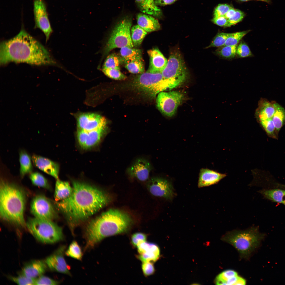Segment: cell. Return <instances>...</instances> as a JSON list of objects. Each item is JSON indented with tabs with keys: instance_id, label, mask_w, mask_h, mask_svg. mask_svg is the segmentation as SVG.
<instances>
[{
	"instance_id": "cell-48",
	"label": "cell",
	"mask_w": 285,
	"mask_h": 285,
	"mask_svg": "<svg viewBox=\"0 0 285 285\" xmlns=\"http://www.w3.org/2000/svg\"><path fill=\"white\" fill-rule=\"evenodd\" d=\"M141 268L144 274L148 276L153 274L155 269L152 262H142Z\"/></svg>"
},
{
	"instance_id": "cell-53",
	"label": "cell",
	"mask_w": 285,
	"mask_h": 285,
	"mask_svg": "<svg viewBox=\"0 0 285 285\" xmlns=\"http://www.w3.org/2000/svg\"><path fill=\"white\" fill-rule=\"evenodd\" d=\"M278 187L279 186V187H282V188H285V185H282V184H278Z\"/></svg>"
},
{
	"instance_id": "cell-49",
	"label": "cell",
	"mask_w": 285,
	"mask_h": 285,
	"mask_svg": "<svg viewBox=\"0 0 285 285\" xmlns=\"http://www.w3.org/2000/svg\"><path fill=\"white\" fill-rule=\"evenodd\" d=\"M211 21L213 23L221 27H226L227 23V19L224 16L214 17Z\"/></svg>"
},
{
	"instance_id": "cell-6",
	"label": "cell",
	"mask_w": 285,
	"mask_h": 285,
	"mask_svg": "<svg viewBox=\"0 0 285 285\" xmlns=\"http://www.w3.org/2000/svg\"><path fill=\"white\" fill-rule=\"evenodd\" d=\"M133 83L136 89L150 98H154L160 92L170 90L181 84L178 82L164 79L161 72L147 71L136 76Z\"/></svg>"
},
{
	"instance_id": "cell-50",
	"label": "cell",
	"mask_w": 285,
	"mask_h": 285,
	"mask_svg": "<svg viewBox=\"0 0 285 285\" xmlns=\"http://www.w3.org/2000/svg\"><path fill=\"white\" fill-rule=\"evenodd\" d=\"M178 0H155V3L157 6H164L173 4Z\"/></svg>"
},
{
	"instance_id": "cell-42",
	"label": "cell",
	"mask_w": 285,
	"mask_h": 285,
	"mask_svg": "<svg viewBox=\"0 0 285 285\" xmlns=\"http://www.w3.org/2000/svg\"><path fill=\"white\" fill-rule=\"evenodd\" d=\"M259 122L268 135L272 137H276L275 134L276 129L272 118L260 121Z\"/></svg>"
},
{
	"instance_id": "cell-20",
	"label": "cell",
	"mask_w": 285,
	"mask_h": 285,
	"mask_svg": "<svg viewBox=\"0 0 285 285\" xmlns=\"http://www.w3.org/2000/svg\"><path fill=\"white\" fill-rule=\"evenodd\" d=\"M226 176L221 173L207 168L201 169L199 178L198 186L202 187L217 183Z\"/></svg>"
},
{
	"instance_id": "cell-25",
	"label": "cell",
	"mask_w": 285,
	"mask_h": 285,
	"mask_svg": "<svg viewBox=\"0 0 285 285\" xmlns=\"http://www.w3.org/2000/svg\"><path fill=\"white\" fill-rule=\"evenodd\" d=\"M275 103L266 100L262 101L256 112L259 121L272 118L275 111Z\"/></svg>"
},
{
	"instance_id": "cell-27",
	"label": "cell",
	"mask_w": 285,
	"mask_h": 285,
	"mask_svg": "<svg viewBox=\"0 0 285 285\" xmlns=\"http://www.w3.org/2000/svg\"><path fill=\"white\" fill-rule=\"evenodd\" d=\"M238 273L232 270H225L217 275L215 280L217 285H235L239 277Z\"/></svg>"
},
{
	"instance_id": "cell-24",
	"label": "cell",
	"mask_w": 285,
	"mask_h": 285,
	"mask_svg": "<svg viewBox=\"0 0 285 285\" xmlns=\"http://www.w3.org/2000/svg\"><path fill=\"white\" fill-rule=\"evenodd\" d=\"M136 4L142 13L151 15L156 18L163 17L161 10L155 3V0H135Z\"/></svg>"
},
{
	"instance_id": "cell-29",
	"label": "cell",
	"mask_w": 285,
	"mask_h": 285,
	"mask_svg": "<svg viewBox=\"0 0 285 285\" xmlns=\"http://www.w3.org/2000/svg\"><path fill=\"white\" fill-rule=\"evenodd\" d=\"M120 56L122 63L125 64L134 60L142 59L141 49L125 46L121 48Z\"/></svg>"
},
{
	"instance_id": "cell-7",
	"label": "cell",
	"mask_w": 285,
	"mask_h": 285,
	"mask_svg": "<svg viewBox=\"0 0 285 285\" xmlns=\"http://www.w3.org/2000/svg\"><path fill=\"white\" fill-rule=\"evenodd\" d=\"M26 228L34 238L44 244H53L63 238L62 228L52 220L30 218Z\"/></svg>"
},
{
	"instance_id": "cell-52",
	"label": "cell",
	"mask_w": 285,
	"mask_h": 285,
	"mask_svg": "<svg viewBox=\"0 0 285 285\" xmlns=\"http://www.w3.org/2000/svg\"><path fill=\"white\" fill-rule=\"evenodd\" d=\"M242 2H246L250 1H257L264 2L268 3L270 2V0H238Z\"/></svg>"
},
{
	"instance_id": "cell-38",
	"label": "cell",
	"mask_w": 285,
	"mask_h": 285,
	"mask_svg": "<svg viewBox=\"0 0 285 285\" xmlns=\"http://www.w3.org/2000/svg\"><path fill=\"white\" fill-rule=\"evenodd\" d=\"M249 31V30L231 33L226 39L224 46L236 45Z\"/></svg>"
},
{
	"instance_id": "cell-16",
	"label": "cell",
	"mask_w": 285,
	"mask_h": 285,
	"mask_svg": "<svg viewBox=\"0 0 285 285\" xmlns=\"http://www.w3.org/2000/svg\"><path fill=\"white\" fill-rule=\"evenodd\" d=\"M65 248V246H61L45 261L51 270L70 276L69 266L64 257Z\"/></svg>"
},
{
	"instance_id": "cell-31",
	"label": "cell",
	"mask_w": 285,
	"mask_h": 285,
	"mask_svg": "<svg viewBox=\"0 0 285 285\" xmlns=\"http://www.w3.org/2000/svg\"><path fill=\"white\" fill-rule=\"evenodd\" d=\"M275 111L272 118L276 131L279 132L285 122V110L281 105L275 103Z\"/></svg>"
},
{
	"instance_id": "cell-26",
	"label": "cell",
	"mask_w": 285,
	"mask_h": 285,
	"mask_svg": "<svg viewBox=\"0 0 285 285\" xmlns=\"http://www.w3.org/2000/svg\"><path fill=\"white\" fill-rule=\"evenodd\" d=\"M72 187L68 182L57 180L55 183L54 199L57 202L66 198L71 194Z\"/></svg>"
},
{
	"instance_id": "cell-44",
	"label": "cell",
	"mask_w": 285,
	"mask_h": 285,
	"mask_svg": "<svg viewBox=\"0 0 285 285\" xmlns=\"http://www.w3.org/2000/svg\"><path fill=\"white\" fill-rule=\"evenodd\" d=\"M245 14L242 11L236 9L234 14L227 19V23L226 26L230 27L241 21L244 17Z\"/></svg>"
},
{
	"instance_id": "cell-18",
	"label": "cell",
	"mask_w": 285,
	"mask_h": 285,
	"mask_svg": "<svg viewBox=\"0 0 285 285\" xmlns=\"http://www.w3.org/2000/svg\"><path fill=\"white\" fill-rule=\"evenodd\" d=\"M139 254L138 257L142 262H155L159 258L160 251L156 244L146 241L140 243L137 246Z\"/></svg>"
},
{
	"instance_id": "cell-39",
	"label": "cell",
	"mask_w": 285,
	"mask_h": 285,
	"mask_svg": "<svg viewBox=\"0 0 285 285\" xmlns=\"http://www.w3.org/2000/svg\"><path fill=\"white\" fill-rule=\"evenodd\" d=\"M231 33L223 32L218 33L214 38L210 45L206 48L218 47L224 46L226 39Z\"/></svg>"
},
{
	"instance_id": "cell-33",
	"label": "cell",
	"mask_w": 285,
	"mask_h": 285,
	"mask_svg": "<svg viewBox=\"0 0 285 285\" xmlns=\"http://www.w3.org/2000/svg\"><path fill=\"white\" fill-rule=\"evenodd\" d=\"M125 68L131 73L141 74L144 72V64L142 59L131 61L125 64Z\"/></svg>"
},
{
	"instance_id": "cell-11",
	"label": "cell",
	"mask_w": 285,
	"mask_h": 285,
	"mask_svg": "<svg viewBox=\"0 0 285 285\" xmlns=\"http://www.w3.org/2000/svg\"><path fill=\"white\" fill-rule=\"evenodd\" d=\"M31 211L35 217L53 220L56 216L54 208L50 200L44 196L38 195L32 200Z\"/></svg>"
},
{
	"instance_id": "cell-23",
	"label": "cell",
	"mask_w": 285,
	"mask_h": 285,
	"mask_svg": "<svg viewBox=\"0 0 285 285\" xmlns=\"http://www.w3.org/2000/svg\"><path fill=\"white\" fill-rule=\"evenodd\" d=\"M136 18L138 25L147 32L156 31L160 28L158 20L151 15L139 13L137 14Z\"/></svg>"
},
{
	"instance_id": "cell-2",
	"label": "cell",
	"mask_w": 285,
	"mask_h": 285,
	"mask_svg": "<svg viewBox=\"0 0 285 285\" xmlns=\"http://www.w3.org/2000/svg\"><path fill=\"white\" fill-rule=\"evenodd\" d=\"M11 62L37 66L57 65L47 49L23 28L13 38L1 43L0 65Z\"/></svg>"
},
{
	"instance_id": "cell-35",
	"label": "cell",
	"mask_w": 285,
	"mask_h": 285,
	"mask_svg": "<svg viewBox=\"0 0 285 285\" xmlns=\"http://www.w3.org/2000/svg\"><path fill=\"white\" fill-rule=\"evenodd\" d=\"M29 177L34 185L46 189L49 188V185L47 179L40 173L37 172H31Z\"/></svg>"
},
{
	"instance_id": "cell-45",
	"label": "cell",
	"mask_w": 285,
	"mask_h": 285,
	"mask_svg": "<svg viewBox=\"0 0 285 285\" xmlns=\"http://www.w3.org/2000/svg\"><path fill=\"white\" fill-rule=\"evenodd\" d=\"M232 7L229 4H218L215 8L213 12L214 17L224 16L227 12Z\"/></svg>"
},
{
	"instance_id": "cell-41",
	"label": "cell",
	"mask_w": 285,
	"mask_h": 285,
	"mask_svg": "<svg viewBox=\"0 0 285 285\" xmlns=\"http://www.w3.org/2000/svg\"><path fill=\"white\" fill-rule=\"evenodd\" d=\"M120 70L111 68L102 69V71L104 73L110 78L117 80L125 79L126 76L122 73Z\"/></svg>"
},
{
	"instance_id": "cell-3",
	"label": "cell",
	"mask_w": 285,
	"mask_h": 285,
	"mask_svg": "<svg viewBox=\"0 0 285 285\" xmlns=\"http://www.w3.org/2000/svg\"><path fill=\"white\" fill-rule=\"evenodd\" d=\"M132 223L130 216L120 210L111 209L103 212L87 227L86 248L93 247L107 237L126 232Z\"/></svg>"
},
{
	"instance_id": "cell-36",
	"label": "cell",
	"mask_w": 285,
	"mask_h": 285,
	"mask_svg": "<svg viewBox=\"0 0 285 285\" xmlns=\"http://www.w3.org/2000/svg\"><path fill=\"white\" fill-rule=\"evenodd\" d=\"M65 253L66 255L78 260H80L82 258L81 249L75 241H73L71 243Z\"/></svg>"
},
{
	"instance_id": "cell-37",
	"label": "cell",
	"mask_w": 285,
	"mask_h": 285,
	"mask_svg": "<svg viewBox=\"0 0 285 285\" xmlns=\"http://www.w3.org/2000/svg\"><path fill=\"white\" fill-rule=\"evenodd\" d=\"M217 50L216 53L219 56L226 58H232L236 54V45L224 46Z\"/></svg>"
},
{
	"instance_id": "cell-9",
	"label": "cell",
	"mask_w": 285,
	"mask_h": 285,
	"mask_svg": "<svg viewBox=\"0 0 285 285\" xmlns=\"http://www.w3.org/2000/svg\"><path fill=\"white\" fill-rule=\"evenodd\" d=\"M161 73L165 79L181 83L186 80L187 70L179 51L175 50L171 52L166 65Z\"/></svg>"
},
{
	"instance_id": "cell-34",
	"label": "cell",
	"mask_w": 285,
	"mask_h": 285,
	"mask_svg": "<svg viewBox=\"0 0 285 285\" xmlns=\"http://www.w3.org/2000/svg\"><path fill=\"white\" fill-rule=\"evenodd\" d=\"M122 64L120 56L113 53L107 57L105 60L102 68H114L120 70V65Z\"/></svg>"
},
{
	"instance_id": "cell-22",
	"label": "cell",
	"mask_w": 285,
	"mask_h": 285,
	"mask_svg": "<svg viewBox=\"0 0 285 285\" xmlns=\"http://www.w3.org/2000/svg\"><path fill=\"white\" fill-rule=\"evenodd\" d=\"M148 53L150 63L147 71L152 73L161 72L166 65L167 59L157 48L150 50Z\"/></svg>"
},
{
	"instance_id": "cell-12",
	"label": "cell",
	"mask_w": 285,
	"mask_h": 285,
	"mask_svg": "<svg viewBox=\"0 0 285 285\" xmlns=\"http://www.w3.org/2000/svg\"><path fill=\"white\" fill-rule=\"evenodd\" d=\"M34 13L35 28H38L44 32L46 37V42L48 40L52 32L46 4L44 0H34Z\"/></svg>"
},
{
	"instance_id": "cell-40",
	"label": "cell",
	"mask_w": 285,
	"mask_h": 285,
	"mask_svg": "<svg viewBox=\"0 0 285 285\" xmlns=\"http://www.w3.org/2000/svg\"><path fill=\"white\" fill-rule=\"evenodd\" d=\"M8 278L13 282L19 285H35L36 278H29L19 274L18 276H8Z\"/></svg>"
},
{
	"instance_id": "cell-51",
	"label": "cell",
	"mask_w": 285,
	"mask_h": 285,
	"mask_svg": "<svg viewBox=\"0 0 285 285\" xmlns=\"http://www.w3.org/2000/svg\"><path fill=\"white\" fill-rule=\"evenodd\" d=\"M236 9L232 7L226 14L224 16L228 19L234 14Z\"/></svg>"
},
{
	"instance_id": "cell-17",
	"label": "cell",
	"mask_w": 285,
	"mask_h": 285,
	"mask_svg": "<svg viewBox=\"0 0 285 285\" xmlns=\"http://www.w3.org/2000/svg\"><path fill=\"white\" fill-rule=\"evenodd\" d=\"M152 169L150 163L143 158L137 159L127 169V172L131 177L141 181L147 180Z\"/></svg>"
},
{
	"instance_id": "cell-19",
	"label": "cell",
	"mask_w": 285,
	"mask_h": 285,
	"mask_svg": "<svg viewBox=\"0 0 285 285\" xmlns=\"http://www.w3.org/2000/svg\"><path fill=\"white\" fill-rule=\"evenodd\" d=\"M32 160L35 167L44 172L58 179L59 165L56 163L45 157L33 155Z\"/></svg>"
},
{
	"instance_id": "cell-13",
	"label": "cell",
	"mask_w": 285,
	"mask_h": 285,
	"mask_svg": "<svg viewBox=\"0 0 285 285\" xmlns=\"http://www.w3.org/2000/svg\"><path fill=\"white\" fill-rule=\"evenodd\" d=\"M147 187L152 195L171 200L174 195L173 186L167 180L159 177H153L148 182Z\"/></svg>"
},
{
	"instance_id": "cell-4",
	"label": "cell",
	"mask_w": 285,
	"mask_h": 285,
	"mask_svg": "<svg viewBox=\"0 0 285 285\" xmlns=\"http://www.w3.org/2000/svg\"><path fill=\"white\" fill-rule=\"evenodd\" d=\"M26 196L23 190L3 179L0 183V216L6 221L26 228L24 217Z\"/></svg>"
},
{
	"instance_id": "cell-1",
	"label": "cell",
	"mask_w": 285,
	"mask_h": 285,
	"mask_svg": "<svg viewBox=\"0 0 285 285\" xmlns=\"http://www.w3.org/2000/svg\"><path fill=\"white\" fill-rule=\"evenodd\" d=\"M110 200V196L103 191L82 182L74 181L71 194L57 202L56 205L67 217L72 231L77 224L96 213Z\"/></svg>"
},
{
	"instance_id": "cell-30",
	"label": "cell",
	"mask_w": 285,
	"mask_h": 285,
	"mask_svg": "<svg viewBox=\"0 0 285 285\" xmlns=\"http://www.w3.org/2000/svg\"><path fill=\"white\" fill-rule=\"evenodd\" d=\"M259 192L265 197L285 205V190L279 189H263Z\"/></svg>"
},
{
	"instance_id": "cell-8",
	"label": "cell",
	"mask_w": 285,
	"mask_h": 285,
	"mask_svg": "<svg viewBox=\"0 0 285 285\" xmlns=\"http://www.w3.org/2000/svg\"><path fill=\"white\" fill-rule=\"evenodd\" d=\"M131 18L125 17L115 25L111 33L104 49V54H108L116 48L127 46L133 48L134 45L131 36Z\"/></svg>"
},
{
	"instance_id": "cell-32",
	"label": "cell",
	"mask_w": 285,
	"mask_h": 285,
	"mask_svg": "<svg viewBox=\"0 0 285 285\" xmlns=\"http://www.w3.org/2000/svg\"><path fill=\"white\" fill-rule=\"evenodd\" d=\"M131 38L134 46L137 47L141 44L147 32L138 25H134L131 29Z\"/></svg>"
},
{
	"instance_id": "cell-46",
	"label": "cell",
	"mask_w": 285,
	"mask_h": 285,
	"mask_svg": "<svg viewBox=\"0 0 285 285\" xmlns=\"http://www.w3.org/2000/svg\"><path fill=\"white\" fill-rule=\"evenodd\" d=\"M59 282L47 277L42 275L36 278L35 285H57Z\"/></svg>"
},
{
	"instance_id": "cell-14",
	"label": "cell",
	"mask_w": 285,
	"mask_h": 285,
	"mask_svg": "<svg viewBox=\"0 0 285 285\" xmlns=\"http://www.w3.org/2000/svg\"><path fill=\"white\" fill-rule=\"evenodd\" d=\"M78 129L89 131L106 128V120L103 117L93 113H84L77 118Z\"/></svg>"
},
{
	"instance_id": "cell-28",
	"label": "cell",
	"mask_w": 285,
	"mask_h": 285,
	"mask_svg": "<svg viewBox=\"0 0 285 285\" xmlns=\"http://www.w3.org/2000/svg\"><path fill=\"white\" fill-rule=\"evenodd\" d=\"M19 160L20 165V172L21 177L26 174L32 172L33 167L32 163V158L30 155L25 150H21L19 153Z\"/></svg>"
},
{
	"instance_id": "cell-10",
	"label": "cell",
	"mask_w": 285,
	"mask_h": 285,
	"mask_svg": "<svg viewBox=\"0 0 285 285\" xmlns=\"http://www.w3.org/2000/svg\"><path fill=\"white\" fill-rule=\"evenodd\" d=\"M184 98L183 94L179 91L161 92L156 98L157 107L164 115L172 117L175 114Z\"/></svg>"
},
{
	"instance_id": "cell-43",
	"label": "cell",
	"mask_w": 285,
	"mask_h": 285,
	"mask_svg": "<svg viewBox=\"0 0 285 285\" xmlns=\"http://www.w3.org/2000/svg\"><path fill=\"white\" fill-rule=\"evenodd\" d=\"M236 54L241 58L247 57L252 55L248 46L245 43L243 42L240 43L237 47Z\"/></svg>"
},
{
	"instance_id": "cell-5",
	"label": "cell",
	"mask_w": 285,
	"mask_h": 285,
	"mask_svg": "<svg viewBox=\"0 0 285 285\" xmlns=\"http://www.w3.org/2000/svg\"><path fill=\"white\" fill-rule=\"evenodd\" d=\"M264 237L258 227L252 226L245 230H235L228 232L222 240L234 246L241 257L248 258L258 247Z\"/></svg>"
},
{
	"instance_id": "cell-47",
	"label": "cell",
	"mask_w": 285,
	"mask_h": 285,
	"mask_svg": "<svg viewBox=\"0 0 285 285\" xmlns=\"http://www.w3.org/2000/svg\"><path fill=\"white\" fill-rule=\"evenodd\" d=\"M146 239L147 236L145 234L141 232H136L132 235L131 242L133 246L137 247L140 243L146 241Z\"/></svg>"
},
{
	"instance_id": "cell-21",
	"label": "cell",
	"mask_w": 285,
	"mask_h": 285,
	"mask_svg": "<svg viewBox=\"0 0 285 285\" xmlns=\"http://www.w3.org/2000/svg\"><path fill=\"white\" fill-rule=\"evenodd\" d=\"M48 268L45 260H35L26 264L19 274L33 278L42 275Z\"/></svg>"
},
{
	"instance_id": "cell-15",
	"label": "cell",
	"mask_w": 285,
	"mask_h": 285,
	"mask_svg": "<svg viewBox=\"0 0 285 285\" xmlns=\"http://www.w3.org/2000/svg\"><path fill=\"white\" fill-rule=\"evenodd\" d=\"M105 128L89 131L78 129L77 137L80 146L83 149H88L97 145L103 137Z\"/></svg>"
}]
</instances>
